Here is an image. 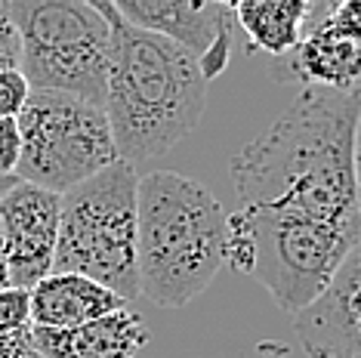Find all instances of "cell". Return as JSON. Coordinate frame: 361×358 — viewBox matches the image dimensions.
<instances>
[{
	"label": "cell",
	"mask_w": 361,
	"mask_h": 358,
	"mask_svg": "<svg viewBox=\"0 0 361 358\" xmlns=\"http://www.w3.org/2000/svg\"><path fill=\"white\" fill-rule=\"evenodd\" d=\"M31 331V290L6 288L0 290V337Z\"/></svg>",
	"instance_id": "15"
},
{
	"label": "cell",
	"mask_w": 361,
	"mask_h": 358,
	"mask_svg": "<svg viewBox=\"0 0 361 358\" xmlns=\"http://www.w3.org/2000/svg\"><path fill=\"white\" fill-rule=\"evenodd\" d=\"M352 173H355V204L361 216V109L355 121V142H352Z\"/></svg>",
	"instance_id": "20"
},
{
	"label": "cell",
	"mask_w": 361,
	"mask_h": 358,
	"mask_svg": "<svg viewBox=\"0 0 361 358\" xmlns=\"http://www.w3.org/2000/svg\"><path fill=\"white\" fill-rule=\"evenodd\" d=\"M44 358H136L149 343V328L133 309H118L71 331L31 328Z\"/></svg>",
	"instance_id": "12"
},
{
	"label": "cell",
	"mask_w": 361,
	"mask_h": 358,
	"mask_svg": "<svg viewBox=\"0 0 361 358\" xmlns=\"http://www.w3.org/2000/svg\"><path fill=\"white\" fill-rule=\"evenodd\" d=\"M232 13L235 25L244 28L253 50L284 59L306 37L315 4H306V0H244V4H232Z\"/></svg>",
	"instance_id": "14"
},
{
	"label": "cell",
	"mask_w": 361,
	"mask_h": 358,
	"mask_svg": "<svg viewBox=\"0 0 361 358\" xmlns=\"http://www.w3.org/2000/svg\"><path fill=\"white\" fill-rule=\"evenodd\" d=\"M13 288L10 284V263H6V247H4V232H0V290Z\"/></svg>",
	"instance_id": "21"
},
{
	"label": "cell",
	"mask_w": 361,
	"mask_h": 358,
	"mask_svg": "<svg viewBox=\"0 0 361 358\" xmlns=\"http://www.w3.org/2000/svg\"><path fill=\"white\" fill-rule=\"evenodd\" d=\"M139 297L161 309L188 306L226 266L228 216L207 185L173 170L139 176Z\"/></svg>",
	"instance_id": "3"
},
{
	"label": "cell",
	"mask_w": 361,
	"mask_h": 358,
	"mask_svg": "<svg viewBox=\"0 0 361 358\" xmlns=\"http://www.w3.org/2000/svg\"><path fill=\"white\" fill-rule=\"evenodd\" d=\"M22 161V130L19 118L0 121V176H16Z\"/></svg>",
	"instance_id": "17"
},
{
	"label": "cell",
	"mask_w": 361,
	"mask_h": 358,
	"mask_svg": "<svg viewBox=\"0 0 361 358\" xmlns=\"http://www.w3.org/2000/svg\"><path fill=\"white\" fill-rule=\"evenodd\" d=\"M118 13L130 25L173 40L198 59L204 80L226 71L232 56V4L210 0H118Z\"/></svg>",
	"instance_id": "8"
},
{
	"label": "cell",
	"mask_w": 361,
	"mask_h": 358,
	"mask_svg": "<svg viewBox=\"0 0 361 358\" xmlns=\"http://www.w3.org/2000/svg\"><path fill=\"white\" fill-rule=\"evenodd\" d=\"M16 183H19V179H16V176H0V201H4V195L10 192Z\"/></svg>",
	"instance_id": "22"
},
{
	"label": "cell",
	"mask_w": 361,
	"mask_h": 358,
	"mask_svg": "<svg viewBox=\"0 0 361 358\" xmlns=\"http://www.w3.org/2000/svg\"><path fill=\"white\" fill-rule=\"evenodd\" d=\"M361 238V223H327L290 210L241 207L228 216L226 266L253 275L293 319L327 288Z\"/></svg>",
	"instance_id": "4"
},
{
	"label": "cell",
	"mask_w": 361,
	"mask_h": 358,
	"mask_svg": "<svg viewBox=\"0 0 361 358\" xmlns=\"http://www.w3.org/2000/svg\"><path fill=\"white\" fill-rule=\"evenodd\" d=\"M19 130L22 161L16 179L53 195L78 189L121 161L105 109L78 96L31 90L19 115Z\"/></svg>",
	"instance_id": "7"
},
{
	"label": "cell",
	"mask_w": 361,
	"mask_h": 358,
	"mask_svg": "<svg viewBox=\"0 0 361 358\" xmlns=\"http://www.w3.org/2000/svg\"><path fill=\"white\" fill-rule=\"evenodd\" d=\"M22 62V44L19 31L10 16V4H0V71H19Z\"/></svg>",
	"instance_id": "18"
},
{
	"label": "cell",
	"mask_w": 361,
	"mask_h": 358,
	"mask_svg": "<svg viewBox=\"0 0 361 358\" xmlns=\"http://www.w3.org/2000/svg\"><path fill=\"white\" fill-rule=\"evenodd\" d=\"M293 331L309 358H361V238L327 288L293 315Z\"/></svg>",
	"instance_id": "11"
},
{
	"label": "cell",
	"mask_w": 361,
	"mask_h": 358,
	"mask_svg": "<svg viewBox=\"0 0 361 358\" xmlns=\"http://www.w3.org/2000/svg\"><path fill=\"white\" fill-rule=\"evenodd\" d=\"M358 90L302 87L266 133L235 152L232 183L241 207L290 210L327 223H361L355 204L352 142Z\"/></svg>",
	"instance_id": "1"
},
{
	"label": "cell",
	"mask_w": 361,
	"mask_h": 358,
	"mask_svg": "<svg viewBox=\"0 0 361 358\" xmlns=\"http://www.w3.org/2000/svg\"><path fill=\"white\" fill-rule=\"evenodd\" d=\"M31 87L22 71H0V121L19 118L28 105Z\"/></svg>",
	"instance_id": "16"
},
{
	"label": "cell",
	"mask_w": 361,
	"mask_h": 358,
	"mask_svg": "<svg viewBox=\"0 0 361 358\" xmlns=\"http://www.w3.org/2000/svg\"><path fill=\"white\" fill-rule=\"evenodd\" d=\"M124 306L127 303L121 297L84 275L53 272L37 288H31V328L71 331Z\"/></svg>",
	"instance_id": "13"
},
{
	"label": "cell",
	"mask_w": 361,
	"mask_h": 358,
	"mask_svg": "<svg viewBox=\"0 0 361 358\" xmlns=\"http://www.w3.org/2000/svg\"><path fill=\"white\" fill-rule=\"evenodd\" d=\"M62 195L28 183H16L0 201V232H4L10 284L22 290L37 288L53 275L56 244H59Z\"/></svg>",
	"instance_id": "10"
},
{
	"label": "cell",
	"mask_w": 361,
	"mask_h": 358,
	"mask_svg": "<svg viewBox=\"0 0 361 358\" xmlns=\"http://www.w3.org/2000/svg\"><path fill=\"white\" fill-rule=\"evenodd\" d=\"M10 16L19 31V71L37 93L78 96L105 105L111 56V25L96 4L80 0H13Z\"/></svg>",
	"instance_id": "6"
},
{
	"label": "cell",
	"mask_w": 361,
	"mask_h": 358,
	"mask_svg": "<svg viewBox=\"0 0 361 358\" xmlns=\"http://www.w3.org/2000/svg\"><path fill=\"white\" fill-rule=\"evenodd\" d=\"M272 78L287 84L300 80L302 87L322 90H358L361 80V0L324 10L318 22H312L306 37L284 62H275Z\"/></svg>",
	"instance_id": "9"
},
{
	"label": "cell",
	"mask_w": 361,
	"mask_h": 358,
	"mask_svg": "<svg viewBox=\"0 0 361 358\" xmlns=\"http://www.w3.org/2000/svg\"><path fill=\"white\" fill-rule=\"evenodd\" d=\"M111 25L105 118L118 158L127 164L167 154L183 142L207 109V80L198 59L173 40L130 25L118 6L96 0Z\"/></svg>",
	"instance_id": "2"
},
{
	"label": "cell",
	"mask_w": 361,
	"mask_h": 358,
	"mask_svg": "<svg viewBox=\"0 0 361 358\" xmlns=\"http://www.w3.org/2000/svg\"><path fill=\"white\" fill-rule=\"evenodd\" d=\"M0 358H44V355L37 352L31 331H19L0 337Z\"/></svg>",
	"instance_id": "19"
},
{
	"label": "cell",
	"mask_w": 361,
	"mask_h": 358,
	"mask_svg": "<svg viewBox=\"0 0 361 358\" xmlns=\"http://www.w3.org/2000/svg\"><path fill=\"white\" fill-rule=\"evenodd\" d=\"M139 173L118 161L62 195L53 272L84 275L114 297H139L136 216Z\"/></svg>",
	"instance_id": "5"
}]
</instances>
